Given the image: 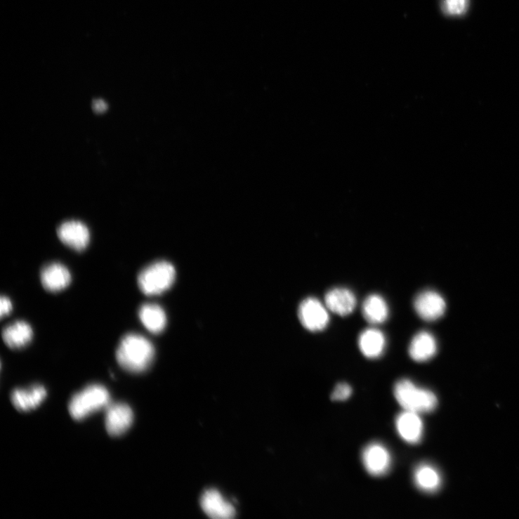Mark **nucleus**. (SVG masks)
<instances>
[{
  "mask_svg": "<svg viewBox=\"0 0 519 519\" xmlns=\"http://www.w3.org/2000/svg\"><path fill=\"white\" fill-rule=\"evenodd\" d=\"M414 479L416 487L426 493L433 494L442 485L440 474L429 464H421L415 470Z\"/></svg>",
  "mask_w": 519,
  "mask_h": 519,
  "instance_id": "nucleus-20",
  "label": "nucleus"
},
{
  "mask_svg": "<svg viewBox=\"0 0 519 519\" xmlns=\"http://www.w3.org/2000/svg\"><path fill=\"white\" fill-rule=\"evenodd\" d=\"M93 107L96 113H103L107 110V105L104 100L97 99L93 100Z\"/></svg>",
  "mask_w": 519,
  "mask_h": 519,
  "instance_id": "nucleus-24",
  "label": "nucleus"
},
{
  "mask_svg": "<svg viewBox=\"0 0 519 519\" xmlns=\"http://www.w3.org/2000/svg\"><path fill=\"white\" fill-rule=\"evenodd\" d=\"M394 395L404 411L419 414L431 413L438 405L436 396L431 391L419 388L414 382L406 379L397 382Z\"/></svg>",
  "mask_w": 519,
  "mask_h": 519,
  "instance_id": "nucleus-2",
  "label": "nucleus"
},
{
  "mask_svg": "<svg viewBox=\"0 0 519 519\" xmlns=\"http://www.w3.org/2000/svg\"><path fill=\"white\" fill-rule=\"evenodd\" d=\"M58 235L65 244L77 251L85 250L91 239L87 226L78 221L64 223L58 228Z\"/></svg>",
  "mask_w": 519,
  "mask_h": 519,
  "instance_id": "nucleus-9",
  "label": "nucleus"
},
{
  "mask_svg": "<svg viewBox=\"0 0 519 519\" xmlns=\"http://www.w3.org/2000/svg\"><path fill=\"white\" fill-rule=\"evenodd\" d=\"M437 353V343L428 331L418 333L409 346V357L415 362H425L431 360Z\"/></svg>",
  "mask_w": 519,
  "mask_h": 519,
  "instance_id": "nucleus-14",
  "label": "nucleus"
},
{
  "mask_svg": "<svg viewBox=\"0 0 519 519\" xmlns=\"http://www.w3.org/2000/svg\"><path fill=\"white\" fill-rule=\"evenodd\" d=\"M327 309L319 299L309 297L300 304L298 316L306 329L311 332L322 331L329 324V315Z\"/></svg>",
  "mask_w": 519,
  "mask_h": 519,
  "instance_id": "nucleus-5",
  "label": "nucleus"
},
{
  "mask_svg": "<svg viewBox=\"0 0 519 519\" xmlns=\"http://www.w3.org/2000/svg\"><path fill=\"white\" fill-rule=\"evenodd\" d=\"M13 310V304L11 299L5 296L1 297L0 299V314L1 317H4L11 313Z\"/></svg>",
  "mask_w": 519,
  "mask_h": 519,
  "instance_id": "nucleus-23",
  "label": "nucleus"
},
{
  "mask_svg": "<svg viewBox=\"0 0 519 519\" xmlns=\"http://www.w3.org/2000/svg\"><path fill=\"white\" fill-rule=\"evenodd\" d=\"M46 390L41 386L29 389H17L12 393L11 400L18 411L29 412L36 409L45 400Z\"/></svg>",
  "mask_w": 519,
  "mask_h": 519,
  "instance_id": "nucleus-16",
  "label": "nucleus"
},
{
  "mask_svg": "<svg viewBox=\"0 0 519 519\" xmlns=\"http://www.w3.org/2000/svg\"><path fill=\"white\" fill-rule=\"evenodd\" d=\"M414 306L419 316L428 322L442 317L447 308L445 298L431 290L420 293L414 300Z\"/></svg>",
  "mask_w": 519,
  "mask_h": 519,
  "instance_id": "nucleus-7",
  "label": "nucleus"
},
{
  "mask_svg": "<svg viewBox=\"0 0 519 519\" xmlns=\"http://www.w3.org/2000/svg\"><path fill=\"white\" fill-rule=\"evenodd\" d=\"M110 404L111 397L106 388L92 385L74 395L70 402L69 412L74 420H84Z\"/></svg>",
  "mask_w": 519,
  "mask_h": 519,
  "instance_id": "nucleus-3",
  "label": "nucleus"
},
{
  "mask_svg": "<svg viewBox=\"0 0 519 519\" xmlns=\"http://www.w3.org/2000/svg\"><path fill=\"white\" fill-rule=\"evenodd\" d=\"M41 281L46 290L58 292L68 287L72 281V276L65 265L60 263H52L42 269Z\"/></svg>",
  "mask_w": 519,
  "mask_h": 519,
  "instance_id": "nucleus-11",
  "label": "nucleus"
},
{
  "mask_svg": "<svg viewBox=\"0 0 519 519\" xmlns=\"http://www.w3.org/2000/svg\"><path fill=\"white\" fill-rule=\"evenodd\" d=\"M2 336L9 348L18 349L29 344L33 339L34 332L28 322L18 320L6 326Z\"/></svg>",
  "mask_w": 519,
  "mask_h": 519,
  "instance_id": "nucleus-15",
  "label": "nucleus"
},
{
  "mask_svg": "<svg viewBox=\"0 0 519 519\" xmlns=\"http://www.w3.org/2000/svg\"><path fill=\"white\" fill-rule=\"evenodd\" d=\"M360 349L368 359H376L384 353L386 339L383 333L376 329L364 331L359 337Z\"/></svg>",
  "mask_w": 519,
  "mask_h": 519,
  "instance_id": "nucleus-17",
  "label": "nucleus"
},
{
  "mask_svg": "<svg viewBox=\"0 0 519 519\" xmlns=\"http://www.w3.org/2000/svg\"><path fill=\"white\" fill-rule=\"evenodd\" d=\"M362 461L367 473L374 477L387 475L392 466V457L388 449L379 443L369 445L363 451Z\"/></svg>",
  "mask_w": 519,
  "mask_h": 519,
  "instance_id": "nucleus-6",
  "label": "nucleus"
},
{
  "mask_svg": "<svg viewBox=\"0 0 519 519\" xmlns=\"http://www.w3.org/2000/svg\"><path fill=\"white\" fill-rule=\"evenodd\" d=\"M133 414L131 407L124 403L110 404L106 408L105 428L114 436L121 435L131 426Z\"/></svg>",
  "mask_w": 519,
  "mask_h": 519,
  "instance_id": "nucleus-8",
  "label": "nucleus"
},
{
  "mask_svg": "<svg viewBox=\"0 0 519 519\" xmlns=\"http://www.w3.org/2000/svg\"><path fill=\"white\" fill-rule=\"evenodd\" d=\"M176 280L174 266L167 261H157L145 267L138 276V286L146 295L155 296L169 290Z\"/></svg>",
  "mask_w": 519,
  "mask_h": 519,
  "instance_id": "nucleus-4",
  "label": "nucleus"
},
{
  "mask_svg": "<svg viewBox=\"0 0 519 519\" xmlns=\"http://www.w3.org/2000/svg\"><path fill=\"white\" fill-rule=\"evenodd\" d=\"M362 313L368 322L380 324L388 319L389 308L383 297L373 294L365 298L362 306Z\"/></svg>",
  "mask_w": 519,
  "mask_h": 519,
  "instance_id": "nucleus-19",
  "label": "nucleus"
},
{
  "mask_svg": "<svg viewBox=\"0 0 519 519\" xmlns=\"http://www.w3.org/2000/svg\"><path fill=\"white\" fill-rule=\"evenodd\" d=\"M470 0H442L443 12L452 17H460L468 12Z\"/></svg>",
  "mask_w": 519,
  "mask_h": 519,
  "instance_id": "nucleus-21",
  "label": "nucleus"
},
{
  "mask_svg": "<svg viewBox=\"0 0 519 519\" xmlns=\"http://www.w3.org/2000/svg\"><path fill=\"white\" fill-rule=\"evenodd\" d=\"M201 505L203 511L212 518H232L236 513L233 506L225 501L216 490L205 492L201 500Z\"/></svg>",
  "mask_w": 519,
  "mask_h": 519,
  "instance_id": "nucleus-12",
  "label": "nucleus"
},
{
  "mask_svg": "<svg viewBox=\"0 0 519 519\" xmlns=\"http://www.w3.org/2000/svg\"><path fill=\"white\" fill-rule=\"evenodd\" d=\"M324 304L327 309L341 316H346L357 306V298L354 294L346 288H334L327 291L324 296Z\"/></svg>",
  "mask_w": 519,
  "mask_h": 519,
  "instance_id": "nucleus-13",
  "label": "nucleus"
},
{
  "mask_svg": "<svg viewBox=\"0 0 519 519\" xmlns=\"http://www.w3.org/2000/svg\"><path fill=\"white\" fill-rule=\"evenodd\" d=\"M155 348L145 337L129 334L121 340L117 350L119 364L131 373L146 371L155 358Z\"/></svg>",
  "mask_w": 519,
  "mask_h": 519,
  "instance_id": "nucleus-1",
  "label": "nucleus"
},
{
  "mask_svg": "<svg viewBox=\"0 0 519 519\" xmlns=\"http://www.w3.org/2000/svg\"><path fill=\"white\" fill-rule=\"evenodd\" d=\"M139 317L147 330L158 334L165 330L167 317L165 311L156 304H144L139 310Z\"/></svg>",
  "mask_w": 519,
  "mask_h": 519,
  "instance_id": "nucleus-18",
  "label": "nucleus"
},
{
  "mask_svg": "<svg viewBox=\"0 0 519 519\" xmlns=\"http://www.w3.org/2000/svg\"><path fill=\"white\" fill-rule=\"evenodd\" d=\"M395 426L401 438L409 445H417L423 438V423L419 414L404 411L395 421Z\"/></svg>",
  "mask_w": 519,
  "mask_h": 519,
  "instance_id": "nucleus-10",
  "label": "nucleus"
},
{
  "mask_svg": "<svg viewBox=\"0 0 519 519\" xmlns=\"http://www.w3.org/2000/svg\"><path fill=\"white\" fill-rule=\"evenodd\" d=\"M351 387L346 383L339 384L331 395L334 401H344L348 400L352 395Z\"/></svg>",
  "mask_w": 519,
  "mask_h": 519,
  "instance_id": "nucleus-22",
  "label": "nucleus"
}]
</instances>
